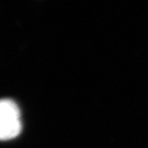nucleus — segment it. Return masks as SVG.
Instances as JSON below:
<instances>
[{
  "label": "nucleus",
  "mask_w": 148,
  "mask_h": 148,
  "mask_svg": "<svg viewBox=\"0 0 148 148\" xmlns=\"http://www.w3.org/2000/svg\"><path fill=\"white\" fill-rule=\"evenodd\" d=\"M21 132L20 118H11L0 121V140H8L17 137Z\"/></svg>",
  "instance_id": "1"
}]
</instances>
